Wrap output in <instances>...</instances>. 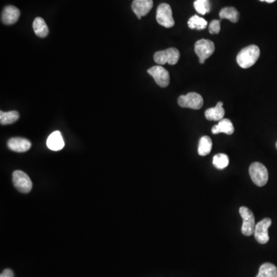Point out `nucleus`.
Listing matches in <instances>:
<instances>
[{
	"label": "nucleus",
	"mask_w": 277,
	"mask_h": 277,
	"mask_svg": "<svg viewBox=\"0 0 277 277\" xmlns=\"http://www.w3.org/2000/svg\"><path fill=\"white\" fill-rule=\"evenodd\" d=\"M260 50L257 46L250 45L240 50L237 56V62L241 68L252 67L260 57Z\"/></svg>",
	"instance_id": "obj_1"
},
{
	"label": "nucleus",
	"mask_w": 277,
	"mask_h": 277,
	"mask_svg": "<svg viewBox=\"0 0 277 277\" xmlns=\"http://www.w3.org/2000/svg\"><path fill=\"white\" fill-rule=\"evenodd\" d=\"M220 17L221 19H228L230 22L235 24L238 22L240 13L234 7H225L220 12Z\"/></svg>",
	"instance_id": "obj_18"
},
{
	"label": "nucleus",
	"mask_w": 277,
	"mask_h": 277,
	"mask_svg": "<svg viewBox=\"0 0 277 277\" xmlns=\"http://www.w3.org/2000/svg\"><path fill=\"white\" fill-rule=\"evenodd\" d=\"M207 21L197 15H194L188 21V27L191 30H203L207 27Z\"/></svg>",
	"instance_id": "obj_20"
},
{
	"label": "nucleus",
	"mask_w": 277,
	"mask_h": 277,
	"mask_svg": "<svg viewBox=\"0 0 277 277\" xmlns=\"http://www.w3.org/2000/svg\"><path fill=\"white\" fill-rule=\"evenodd\" d=\"M8 147L16 153H25L31 148V143L24 138H12L8 141Z\"/></svg>",
	"instance_id": "obj_12"
},
{
	"label": "nucleus",
	"mask_w": 277,
	"mask_h": 277,
	"mask_svg": "<svg viewBox=\"0 0 277 277\" xmlns=\"http://www.w3.org/2000/svg\"><path fill=\"white\" fill-rule=\"evenodd\" d=\"M212 143L210 137L207 136H203L199 142L198 154L201 157H205L210 154L212 151Z\"/></svg>",
	"instance_id": "obj_17"
},
{
	"label": "nucleus",
	"mask_w": 277,
	"mask_h": 277,
	"mask_svg": "<svg viewBox=\"0 0 277 277\" xmlns=\"http://www.w3.org/2000/svg\"><path fill=\"white\" fill-rule=\"evenodd\" d=\"M154 59L158 65H165L167 63V59H166V51L162 50L155 53L154 56Z\"/></svg>",
	"instance_id": "obj_25"
},
{
	"label": "nucleus",
	"mask_w": 277,
	"mask_h": 277,
	"mask_svg": "<svg viewBox=\"0 0 277 277\" xmlns=\"http://www.w3.org/2000/svg\"><path fill=\"white\" fill-rule=\"evenodd\" d=\"M240 214L243 219V225H242V233L246 237L252 235L255 229V217L249 208L246 206H242L240 208Z\"/></svg>",
	"instance_id": "obj_4"
},
{
	"label": "nucleus",
	"mask_w": 277,
	"mask_h": 277,
	"mask_svg": "<svg viewBox=\"0 0 277 277\" xmlns=\"http://www.w3.org/2000/svg\"><path fill=\"white\" fill-rule=\"evenodd\" d=\"M275 147H276V149H277V143H276V144H275Z\"/></svg>",
	"instance_id": "obj_29"
},
{
	"label": "nucleus",
	"mask_w": 277,
	"mask_h": 277,
	"mask_svg": "<svg viewBox=\"0 0 277 277\" xmlns=\"http://www.w3.org/2000/svg\"><path fill=\"white\" fill-rule=\"evenodd\" d=\"M13 181L15 187L23 194H28L33 188V183L26 173L16 171L13 174Z\"/></svg>",
	"instance_id": "obj_7"
},
{
	"label": "nucleus",
	"mask_w": 277,
	"mask_h": 277,
	"mask_svg": "<svg viewBox=\"0 0 277 277\" xmlns=\"http://www.w3.org/2000/svg\"><path fill=\"white\" fill-rule=\"evenodd\" d=\"M220 20L214 19L209 25V32L211 34H218L220 32Z\"/></svg>",
	"instance_id": "obj_26"
},
{
	"label": "nucleus",
	"mask_w": 277,
	"mask_h": 277,
	"mask_svg": "<svg viewBox=\"0 0 277 277\" xmlns=\"http://www.w3.org/2000/svg\"><path fill=\"white\" fill-rule=\"evenodd\" d=\"M233 133L234 127L232 122L229 119H224V118L219 121V123L212 128V133L214 134L225 133V134L232 135Z\"/></svg>",
	"instance_id": "obj_15"
},
{
	"label": "nucleus",
	"mask_w": 277,
	"mask_h": 277,
	"mask_svg": "<svg viewBox=\"0 0 277 277\" xmlns=\"http://www.w3.org/2000/svg\"><path fill=\"white\" fill-rule=\"evenodd\" d=\"M272 224V220L269 218L263 219L261 221L259 222L255 226L254 229V237L255 240L260 244H266L269 240L268 229Z\"/></svg>",
	"instance_id": "obj_9"
},
{
	"label": "nucleus",
	"mask_w": 277,
	"mask_h": 277,
	"mask_svg": "<svg viewBox=\"0 0 277 277\" xmlns=\"http://www.w3.org/2000/svg\"><path fill=\"white\" fill-rule=\"evenodd\" d=\"M165 51H166L167 63H169V65H176L178 62L180 57V53L179 50L176 48H169L165 50Z\"/></svg>",
	"instance_id": "obj_24"
},
{
	"label": "nucleus",
	"mask_w": 277,
	"mask_h": 277,
	"mask_svg": "<svg viewBox=\"0 0 277 277\" xmlns=\"http://www.w3.org/2000/svg\"><path fill=\"white\" fill-rule=\"evenodd\" d=\"M20 16V11L14 6H7L3 10L1 20L6 25H13L16 24Z\"/></svg>",
	"instance_id": "obj_11"
},
{
	"label": "nucleus",
	"mask_w": 277,
	"mask_h": 277,
	"mask_svg": "<svg viewBox=\"0 0 277 277\" xmlns=\"http://www.w3.org/2000/svg\"><path fill=\"white\" fill-rule=\"evenodd\" d=\"M261 2H266L268 4H272V3L275 2L276 0H260Z\"/></svg>",
	"instance_id": "obj_28"
},
{
	"label": "nucleus",
	"mask_w": 277,
	"mask_h": 277,
	"mask_svg": "<svg viewBox=\"0 0 277 277\" xmlns=\"http://www.w3.org/2000/svg\"><path fill=\"white\" fill-rule=\"evenodd\" d=\"M223 103L219 102L215 107L208 109L205 112V117L210 121H220L225 116V110L223 107Z\"/></svg>",
	"instance_id": "obj_14"
},
{
	"label": "nucleus",
	"mask_w": 277,
	"mask_h": 277,
	"mask_svg": "<svg viewBox=\"0 0 277 277\" xmlns=\"http://www.w3.org/2000/svg\"><path fill=\"white\" fill-rule=\"evenodd\" d=\"M19 114L16 111L0 112V122L2 125L13 123L19 119Z\"/></svg>",
	"instance_id": "obj_21"
},
{
	"label": "nucleus",
	"mask_w": 277,
	"mask_h": 277,
	"mask_svg": "<svg viewBox=\"0 0 277 277\" xmlns=\"http://www.w3.org/2000/svg\"><path fill=\"white\" fill-rule=\"evenodd\" d=\"M157 21L165 28H171L175 24L173 17L172 9L167 4H161L157 10Z\"/></svg>",
	"instance_id": "obj_5"
},
{
	"label": "nucleus",
	"mask_w": 277,
	"mask_h": 277,
	"mask_svg": "<svg viewBox=\"0 0 277 277\" xmlns=\"http://www.w3.org/2000/svg\"><path fill=\"white\" fill-rule=\"evenodd\" d=\"M47 147L53 151H61L65 146L63 138L59 131H55L49 136L47 141Z\"/></svg>",
	"instance_id": "obj_13"
},
{
	"label": "nucleus",
	"mask_w": 277,
	"mask_h": 277,
	"mask_svg": "<svg viewBox=\"0 0 277 277\" xmlns=\"http://www.w3.org/2000/svg\"><path fill=\"white\" fill-rule=\"evenodd\" d=\"M147 73L154 77L156 83L162 88L168 87L171 82L169 72L161 66H154L147 70Z\"/></svg>",
	"instance_id": "obj_8"
},
{
	"label": "nucleus",
	"mask_w": 277,
	"mask_h": 277,
	"mask_svg": "<svg viewBox=\"0 0 277 277\" xmlns=\"http://www.w3.org/2000/svg\"><path fill=\"white\" fill-rule=\"evenodd\" d=\"M249 176L254 184L258 186H263L267 183L269 180V173L264 165L259 162L252 163L249 166Z\"/></svg>",
	"instance_id": "obj_2"
},
{
	"label": "nucleus",
	"mask_w": 277,
	"mask_h": 277,
	"mask_svg": "<svg viewBox=\"0 0 277 277\" xmlns=\"http://www.w3.org/2000/svg\"><path fill=\"white\" fill-rule=\"evenodd\" d=\"M153 7V0H134L132 4V10L139 19L146 16L152 10Z\"/></svg>",
	"instance_id": "obj_10"
},
{
	"label": "nucleus",
	"mask_w": 277,
	"mask_h": 277,
	"mask_svg": "<svg viewBox=\"0 0 277 277\" xmlns=\"http://www.w3.org/2000/svg\"><path fill=\"white\" fill-rule=\"evenodd\" d=\"M33 28L36 36L41 38L47 37L49 33V29L42 18L37 17L33 21Z\"/></svg>",
	"instance_id": "obj_16"
},
{
	"label": "nucleus",
	"mask_w": 277,
	"mask_h": 277,
	"mask_svg": "<svg viewBox=\"0 0 277 277\" xmlns=\"http://www.w3.org/2000/svg\"><path fill=\"white\" fill-rule=\"evenodd\" d=\"M257 277H277L276 266L272 263H264L260 266Z\"/></svg>",
	"instance_id": "obj_19"
},
{
	"label": "nucleus",
	"mask_w": 277,
	"mask_h": 277,
	"mask_svg": "<svg viewBox=\"0 0 277 277\" xmlns=\"http://www.w3.org/2000/svg\"><path fill=\"white\" fill-rule=\"evenodd\" d=\"M0 277H14V273H13V270L10 269H6L4 270V272L1 273Z\"/></svg>",
	"instance_id": "obj_27"
},
{
	"label": "nucleus",
	"mask_w": 277,
	"mask_h": 277,
	"mask_svg": "<svg viewBox=\"0 0 277 277\" xmlns=\"http://www.w3.org/2000/svg\"><path fill=\"white\" fill-rule=\"evenodd\" d=\"M194 50L200 59V63L203 64L206 59L214 54L215 51V45L209 39H200L196 42Z\"/></svg>",
	"instance_id": "obj_3"
},
{
	"label": "nucleus",
	"mask_w": 277,
	"mask_h": 277,
	"mask_svg": "<svg viewBox=\"0 0 277 277\" xmlns=\"http://www.w3.org/2000/svg\"><path fill=\"white\" fill-rule=\"evenodd\" d=\"M212 163L217 169H225L229 165V157L224 154H217V155L214 156V159H212Z\"/></svg>",
	"instance_id": "obj_23"
},
{
	"label": "nucleus",
	"mask_w": 277,
	"mask_h": 277,
	"mask_svg": "<svg viewBox=\"0 0 277 277\" xmlns=\"http://www.w3.org/2000/svg\"><path fill=\"white\" fill-rule=\"evenodd\" d=\"M178 104L183 108L200 110L203 107V99L199 93H189L178 98Z\"/></svg>",
	"instance_id": "obj_6"
},
{
	"label": "nucleus",
	"mask_w": 277,
	"mask_h": 277,
	"mask_svg": "<svg viewBox=\"0 0 277 277\" xmlns=\"http://www.w3.org/2000/svg\"><path fill=\"white\" fill-rule=\"evenodd\" d=\"M194 6L197 13L203 16L210 12L211 5L209 0H196Z\"/></svg>",
	"instance_id": "obj_22"
}]
</instances>
